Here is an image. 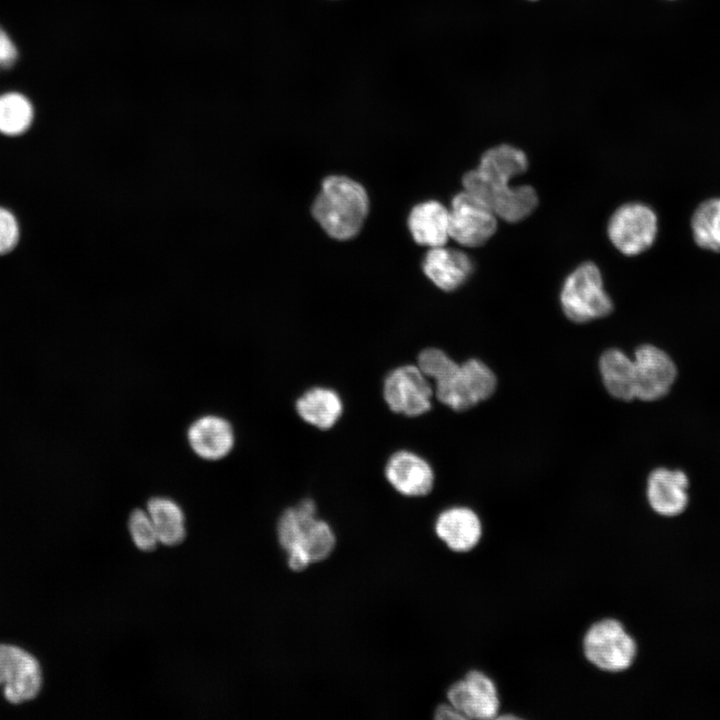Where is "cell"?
<instances>
[{"label": "cell", "instance_id": "obj_20", "mask_svg": "<svg viewBox=\"0 0 720 720\" xmlns=\"http://www.w3.org/2000/svg\"><path fill=\"white\" fill-rule=\"evenodd\" d=\"M528 160L523 151L508 144L487 150L476 169L480 176L493 185H508L510 180L523 174Z\"/></svg>", "mask_w": 720, "mask_h": 720}, {"label": "cell", "instance_id": "obj_11", "mask_svg": "<svg viewBox=\"0 0 720 720\" xmlns=\"http://www.w3.org/2000/svg\"><path fill=\"white\" fill-rule=\"evenodd\" d=\"M434 532L441 543L454 554L475 550L484 535L479 512L470 506L453 505L442 510L434 522Z\"/></svg>", "mask_w": 720, "mask_h": 720}, {"label": "cell", "instance_id": "obj_26", "mask_svg": "<svg viewBox=\"0 0 720 720\" xmlns=\"http://www.w3.org/2000/svg\"><path fill=\"white\" fill-rule=\"evenodd\" d=\"M128 530L134 545L141 551H152L159 543L157 532L146 510L136 508L130 513Z\"/></svg>", "mask_w": 720, "mask_h": 720}, {"label": "cell", "instance_id": "obj_17", "mask_svg": "<svg viewBox=\"0 0 720 720\" xmlns=\"http://www.w3.org/2000/svg\"><path fill=\"white\" fill-rule=\"evenodd\" d=\"M408 228L416 243L429 248L444 246L450 238L449 209L436 200L419 203L409 214Z\"/></svg>", "mask_w": 720, "mask_h": 720}, {"label": "cell", "instance_id": "obj_25", "mask_svg": "<svg viewBox=\"0 0 720 720\" xmlns=\"http://www.w3.org/2000/svg\"><path fill=\"white\" fill-rule=\"evenodd\" d=\"M416 365L429 380L436 383L454 373L460 364L443 350L429 347L418 354Z\"/></svg>", "mask_w": 720, "mask_h": 720}, {"label": "cell", "instance_id": "obj_18", "mask_svg": "<svg viewBox=\"0 0 720 720\" xmlns=\"http://www.w3.org/2000/svg\"><path fill=\"white\" fill-rule=\"evenodd\" d=\"M295 409L305 423L320 430H328L341 418L344 405L335 390L315 386L297 398Z\"/></svg>", "mask_w": 720, "mask_h": 720}, {"label": "cell", "instance_id": "obj_6", "mask_svg": "<svg viewBox=\"0 0 720 720\" xmlns=\"http://www.w3.org/2000/svg\"><path fill=\"white\" fill-rule=\"evenodd\" d=\"M463 187L485 203L497 217L511 223L529 216L538 203L536 191L531 186L493 185L484 180L476 169L463 176Z\"/></svg>", "mask_w": 720, "mask_h": 720}, {"label": "cell", "instance_id": "obj_7", "mask_svg": "<svg viewBox=\"0 0 720 720\" xmlns=\"http://www.w3.org/2000/svg\"><path fill=\"white\" fill-rule=\"evenodd\" d=\"M657 228V216L650 207L642 203H627L610 217L608 236L621 253L634 256L652 246Z\"/></svg>", "mask_w": 720, "mask_h": 720}, {"label": "cell", "instance_id": "obj_16", "mask_svg": "<svg viewBox=\"0 0 720 720\" xmlns=\"http://www.w3.org/2000/svg\"><path fill=\"white\" fill-rule=\"evenodd\" d=\"M423 271L435 286L450 292L458 289L470 277L473 263L463 251L439 246L430 248L426 253Z\"/></svg>", "mask_w": 720, "mask_h": 720}, {"label": "cell", "instance_id": "obj_22", "mask_svg": "<svg viewBox=\"0 0 720 720\" xmlns=\"http://www.w3.org/2000/svg\"><path fill=\"white\" fill-rule=\"evenodd\" d=\"M691 230L700 248L720 252V198L705 200L695 209Z\"/></svg>", "mask_w": 720, "mask_h": 720}, {"label": "cell", "instance_id": "obj_8", "mask_svg": "<svg viewBox=\"0 0 720 720\" xmlns=\"http://www.w3.org/2000/svg\"><path fill=\"white\" fill-rule=\"evenodd\" d=\"M497 216L465 190L454 196L449 209V234L460 245L479 247L495 233Z\"/></svg>", "mask_w": 720, "mask_h": 720}, {"label": "cell", "instance_id": "obj_14", "mask_svg": "<svg viewBox=\"0 0 720 720\" xmlns=\"http://www.w3.org/2000/svg\"><path fill=\"white\" fill-rule=\"evenodd\" d=\"M689 478L680 469L656 468L648 478L646 499L650 509L662 517L680 515L689 503Z\"/></svg>", "mask_w": 720, "mask_h": 720}, {"label": "cell", "instance_id": "obj_31", "mask_svg": "<svg viewBox=\"0 0 720 720\" xmlns=\"http://www.w3.org/2000/svg\"><path fill=\"white\" fill-rule=\"evenodd\" d=\"M531 1H536V0H531Z\"/></svg>", "mask_w": 720, "mask_h": 720}, {"label": "cell", "instance_id": "obj_9", "mask_svg": "<svg viewBox=\"0 0 720 720\" xmlns=\"http://www.w3.org/2000/svg\"><path fill=\"white\" fill-rule=\"evenodd\" d=\"M42 682L41 668L31 654L8 644H0V685L5 698L13 704L37 696Z\"/></svg>", "mask_w": 720, "mask_h": 720}, {"label": "cell", "instance_id": "obj_27", "mask_svg": "<svg viewBox=\"0 0 720 720\" xmlns=\"http://www.w3.org/2000/svg\"><path fill=\"white\" fill-rule=\"evenodd\" d=\"M19 237L18 224L13 214L0 207V254L11 251Z\"/></svg>", "mask_w": 720, "mask_h": 720}, {"label": "cell", "instance_id": "obj_12", "mask_svg": "<svg viewBox=\"0 0 720 720\" xmlns=\"http://www.w3.org/2000/svg\"><path fill=\"white\" fill-rule=\"evenodd\" d=\"M496 386L494 372L481 360L469 359L460 364L459 373L444 390L441 402L454 411H465L488 399Z\"/></svg>", "mask_w": 720, "mask_h": 720}, {"label": "cell", "instance_id": "obj_5", "mask_svg": "<svg viewBox=\"0 0 720 720\" xmlns=\"http://www.w3.org/2000/svg\"><path fill=\"white\" fill-rule=\"evenodd\" d=\"M434 388L417 365L406 364L391 370L383 382V397L397 414L417 417L431 410Z\"/></svg>", "mask_w": 720, "mask_h": 720}, {"label": "cell", "instance_id": "obj_21", "mask_svg": "<svg viewBox=\"0 0 720 720\" xmlns=\"http://www.w3.org/2000/svg\"><path fill=\"white\" fill-rule=\"evenodd\" d=\"M146 511L153 522L159 543L175 546L184 540L185 515L175 500L166 496L151 497L147 502Z\"/></svg>", "mask_w": 720, "mask_h": 720}, {"label": "cell", "instance_id": "obj_1", "mask_svg": "<svg viewBox=\"0 0 720 720\" xmlns=\"http://www.w3.org/2000/svg\"><path fill=\"white\" fill-rule=\"evenodd\" d=\"M369 209L365 188L341 175L326 177L312 205V214L333 239L348 240L362 228Z\"/></svg>", "mask_w": 720, "mask_h": 720}, {"label": "cell", "instance_id": "obj_2", "mask_svg": "<svg viewBox=\"0 0 720 720\" xmlns=\"http://www.w3.org/2000/svg\"><path fill=\"white\" fill-rule=\"evenodd\" d=\"M581 652L586 662L596 670L618 674L634 665L639 655V643L621 619L603 616L585 629Z\"/></svg>", "mask_w": 720, "mask_h": 720}, {"label": "cell", "instance_id": "obj_30", "mask_svg": "<svg viewBox=\"0 0 720 720\" xmlns=\"http://www.w3.org/2000/svg\"><path fill=\"white\" fill-rule=\"evenodd\" d=\"M436 720H465L461 713L448 701L437 705L434 710Z\"/></svg>", "mask_w": 720, "mask_h": 720}, {"label": "cell", "instance_id": "obj_3", "mask_svg": "<svg viewBox=\"0 0 720 720\" xmlns=\"http://www.w3.org/2000/svg\"><path fill=\"white\" fill-rule=\"evenodd\" d=\"M560 302L566 317L575 323L605 317L613 309L600 270L591 262L582 263L568 275L562 286Z\"/></svg>", "mask_w": 720, "mask_h": 720}, {"label": "cell", "instance_id": "obj_13", "mask_svg": "<svg viewBox=\"0 0 720 720\" xmlns=\"http://www.w3.org/2000/svg\"><path fill=\"white\" fill-rule=\"evenodd\" d=\"M384 475L387 482L399 494L407 497L428 495L435 482L430 463L410 450H398L386 461Z\"/></svg>", "mask_w": 720, "mask_h": 720}, {"label": "cell", "instance_id": "obj_24", "mask_svg": "<svg viewBox=\"0 0 720 720\" xmlns=\"http://www.w3.org/2000/svg\"><path fill=\"white\" fill-rule=\"evenodd\" d=\"M33 120V107L22 94L11 92L0 96V132L9 136L24 133Z\"/></svg>", "mask_w": 720, "mask_h": 720}, {"label": "cell", "instance_id": "obj_15", "mask_svg": "<svg viewBox=\"0 0 720 720\" xmlns=\"http://www.w3.org/2000/svg\"><path fill=\"white\" fill-rule=\"evenodd\" d=\"M187 441L192 451L208 461L223 459L234 448L235 433L224 417L206 414L195 419L187 429Z\"/></svg>", "mask_w": 720, "mask_h": 720}, {"label": "cell", "instance_id": "obj_19", "mask_svg": "<svg viewBox=\"0 0 720 720\" xmlns=\"http://www.w3.org/2000/svg\"><path fill=\"white\" fill-rule=\"evenodd\" d=\"M599 371L607 392L616 399H635V369L633 358L617 348L604 351L599 359Z\"/></svg>", "mask_w": 720, "mask_h": 720}, {"label": "cell", "instance_id": "obj_23", "mask_svg": "<svg viewBox=\"0 0 720 720\" xmlns=\"http://www.w3.org/2000/svg\"><path fill=\"white\" fill-rule=\"evenodd\" d=\"M296 546L306 552L311 563H318L332 554L336 546V536L326 521L317 518V514L310 515L304 520L301 538Z\"/></svg>", "mask_w": 720, "mask_h": 720}, {"label": "cell", "instance_id": "obj_10", "mask_svg": "<svg viewBox=\"0 0 720 720\" xmlns=\"http://www.w3.org/2000/svg\"><path fill=\"white\" fill-rule=\"evenodd\" d=\"M635 369V399L655 401L664 397L677 377V367L662 349L644 344L633 357Z\"/></svg>", "mask_w": 720, "mask_h": 720}, {"label": "cell", "instance_id": "obj_28", "mask_svg": "<svg viewBox=\"0 0 720 720\" xmlns=\"http://www.w3.org/2000/svg\"><path fill=\"white\" fill-rule=\"evenodd\" d=\"M18 51L5 30L0 27V68H9L15 64Z\"/></svg>", "mask_w": 720, "mask_h": 720}, {"label": "cell", "instance_id": "obj_29", "mask_svg": "<svg viewBox=\"0 0 720 720\" xmlns=\"http://www.w3.org/2000/svg\"><path fill=\"white\" fill-rule=\"evenodd\" d=\"M286 553L288 566L295 572L303 571L312 564L306 552L299 546L291 548Z\"/></svg>", "mask_w": 720, "mask_h": 720}, {"label": "cell", "instance_id": "obj_4", "mask_svg": "<svg viewBox=\"0 0 720 720\" xmlns=\"http://www.w3.org/2000/svg\"><path fill=\"white\" fill-rule=\"evenodd\" d=\"M445 698L465 720H497L502 711L497 682L480 668H471L451 682Z\"/></svg>", "mask_w": 720, "mask_h": 720}]
</instances>
